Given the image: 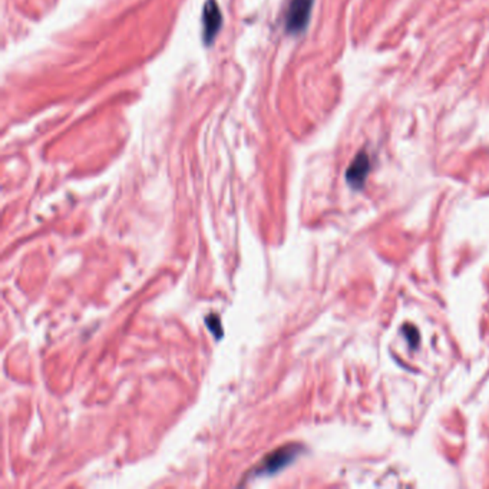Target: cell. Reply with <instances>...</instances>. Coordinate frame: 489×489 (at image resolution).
<instances>
[{
	"mask_svg": "<svg viewBox=\"0 0 489 489\" xmlns=\"http://www.w3.org/2000/svg\"><path fill=\"white\" fill-rule=\"evenodd\" d=\"M313 0H290L286 13V29L290 34H300L310 19Z\"/></svg>",
	"mask_w": 489,
	"mask_h": 489,
	"instance_id": "6da1fadb",
	"label": "cell"
},
{
	"mask_svg": "<svg viewBox=\"0 0 489 489\" xmlns=\"http://www.w3.org/2000/svg\"><path fill=\"white\" fill-rule=\"evenodd\" d=\"M223 25V13L216 0H207L203 10V36L207 45L213 43Z\"/></svg>",
	"mask_w": 489,
	"mask_h": 489,
	"instance_id": "7a4b0ae2",
	"label": "cell"
},
{
	"mask_svg": "<svg viewBox=\"0 0 489 489\" xmlns=\"http://www.w3.org/2000/svg\"><path fill=\"white\" fill-rule=\"evenodd\" d=\"M299 452V446L290 445V446H283L280 449H277L275 452L270 453L266 461L260 465L258 474H274L279 469H282L284 465L291 462L295 459V456Z\"/></svg>",
	"mask_w": 489,
	"mask_h": 489,
	"instance_id": "3957f363",
	"label": "cell"
},
{
	"mask_svg": "<svg viewBox=\"0 0 489 489\" xmlns=\"http://www.w3.org/2000/svg\"><path fill=\"white\" fill-rule=\"evenodd\" d=\"M370 171V161L369 157L365 152L359 154L353 162L350 164L348 172H346V178L348 183L353 187V188H361L365 184V179L367 177Z\"/></svg>",
	"mask_w": 489,
	"mask_h": 489,
	"instance_id": "277c9868",
	"label": "cell"
}]
</instances>
